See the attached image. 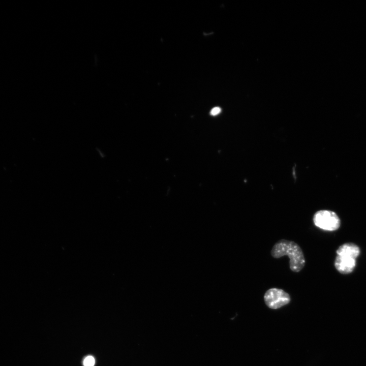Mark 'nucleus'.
<instances>
[{
    "mask_svg": "<svg viewBox=\"0 0 366 366\" xmlns=\"http://www.w3.org/2000/svg\"><path fill=\"white\" fill-rule=\"evenodd\" d=\"M356 265L355 259L337 255L334 261V266L337 270L341 273H348L353 271Z\"/></svg>",
    "mask_w": 366,
    "mask_h": 366,
    "instance_id": "obj_4",
    "label": "nucleus"
},
{
    "mask_svg": "<svg viewBox=\"0 0 366 366\" xmlns=\"http://www.w3.org/2000/svg\"><path fill=\"white\" fill-rule=\"evenodd\" d=\"M83 364L84 366H94L95 364V359L92 356L86 357L84 361Z\"/></svg>",
    "mask_w": 366,
    "mask_h": 366,
    "instance_id": "obj_6",
    "label": "nucleus"
},
{
    "mask_svg": "<svg viewBox=\"0 0 366 366\" xmlns=\"http://www.w3.org/2000/svg\"><path fill=\"white\" fill-rule=\"evenodd\" d=\"M264 299L269 308L278 309L288 304L291 298L289 294L283 289L272 288L266 291Z\"/></svg>",
    "mask_w": 366,
    "mask_h": 366,
    "instance_id": "obj_3",
    "label": "nucleus"
},
{
    "mask_svg": "<svg viewBox=\"0 0 366 366\" xmlns=\"http://www.w3.org/2000/svg\"><path fill=\"white\" fill-rule=\"evenodd\" d=\"M271 255L275 258L288 256L290 259V268L293 272H297L300 271L306 263L301 248L293 241L286 239L279 240L273 246Z\"/></svg>",
    "mask_w": 366,
    "mask_h": 366,
    "instance_id": "obj_1",
    "label": "nucleus"
},
{
    "mask_svg": "<svg viewBox=\"0 0 366 366\" xmlns=\"http://www.w3.org/2000/svg\"><path fill=\"white\" fill-rule=\"evenodd\" d=\"M313 222L317 227L327 231L337 230L341 223L338 215L328 210L317 211L313 216Z\"/></svg>",
    "mask_w": 366,
    "mask_h": 366,
    "instance_id": "obj_2",
    "label": "nucleus"
},
{
    "mask_svg": "<svg viewBox=\"0 0 366 366\" xmlns=\"http://www.w3.org/2000/svg\"><path fill=\"white\" fill-rule=\"evenodd\" d=\"M360 253L357 246L354 243H348L341 246L337 250V255L350 257L356 259Z\"/></svg>",
    "mask_w": 366,
    "mask_h": 366,
    "instance_id": "obj_5",
    "label": "nucleus"
},
{
    "mask_svg": "<svg viewBox=\"0 0 366 366\" xmlns=\"http://www.w3.org/2000/svg\"><path fill=\"white\" fill-rule=\"evenodd\" d=\"M221 109L219 107H215L213 108L211 111H210V114L212 116H215L218 115L221 112Z\"/></svg>",
    "mask_w": 366,
    "mask_h": 366,
    "instance_id": "obj_7",
    "label": "nucleus"
}]
</instances>
